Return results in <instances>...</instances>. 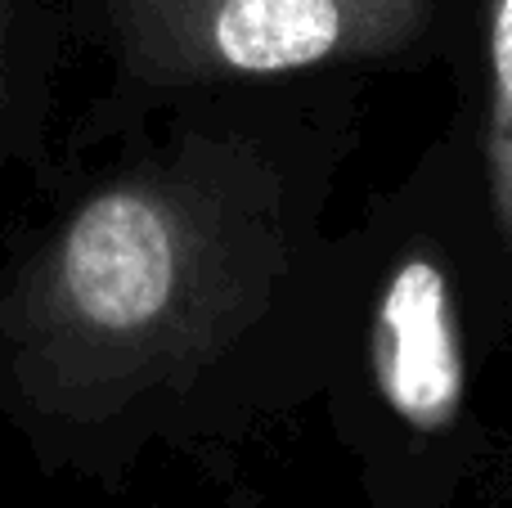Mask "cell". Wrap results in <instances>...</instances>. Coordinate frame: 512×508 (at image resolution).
I'll use <instances>...</instances> for the list:
<instances>
[{
	"label": "cell",
	"mask_w": 512,
	"mask_h": 508,
	"mask_svg": "<svg viewBox=\"0 0 512 508\" xmlns=\"http://www.w3.org/2000/svg\"><path fill=\"white\" fill-rule=\"evenodd\" d=\"M248 261L216 198L126 176L59 225L9 302L18 378L45 405H95L162 378L234 311Z\"/></svg>",
	"instance_id": "6da1fadb"
},
{
	"label": "cell",
	"mask_w": 512,
	"mask_h": 508,
	"mask_svg": "<svg viewBox=\"0 0 512 508\" xmlns=\"http://www.w3.org/2000/svg\"><path fill=\"white\" fill-rule=\"evenodd\" d=\"M369 369L391 419L414 437H450L468 401V356L454 279L432 252L387 270L369 324Z\"/></svg>",
	"instance_id": "3957f363"
},
{
	"label": "cell",
	"mask_w": 512,
	"mask_h": 508,
	"mask_svg": "<svg viewBox=\"0 0 512 508\" xmlns=\"http://www.w3.org/2000/svg\"><path fill=\"white\" fill-rule=\"evenodd\" d=\"M436 0H117L135 72L162 86L288 77L373 59L423 32Z\"/></svg>",
	"instance_id": "7a4b0ae2"
},
{
	"label": "cell",
	"mask_w": 512,
	"mask_h": 508,
	"mask_svg": "<svg viewBox=\"0 0 512 508\" xmlns=\"http://www.w3.org/2000/svg\"><path fill=\"white\" fill-rule=\"evenodd\" d=\"M486 86V185L499 234L512 243V0H490Z\"/></svg>",
	"instance_id": "277c9868"
}]
</instances>
